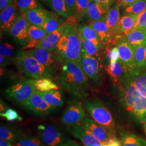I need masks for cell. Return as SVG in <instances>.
Here are the masks:
<instances>
[{
    "mask_svg": "<svg viewBox=\"0 0 146 146\" xmlns=\"http://www.w3.org/2000/svg\"><path fill=\"white\" fill-rule=\"evenodd\" d=\"M146 9V0H138L134 3L125 8V14L126 15H138Z\"/></svg>",
    "mask_w": 146,
    "mask_h": 146,
    "instance_id": "obj_33",
    "label": "cell"
},
{
    "mask_svg": "<svg viewBox=\"0 0 146 146\" xmlns=\"http://www.w3.org/2000/svg\"><path fill=\"white\" fill-rule=\"evenodd\" d=\"M64 28L65 25L60 27L52 33L48 34L38 44L36 47L43 48L49 51H54L62 35Z\"/></svg>",
    "mask_w": 146,
    "mask_h": 146,
    "instance_id": "obj_20",
    "label": "cell"
},
{
    "mask_svg": "<svg viewBox=\"0 0 146 146\" xmlns=\"http://www.w3.org/2000/svg\"><path fill=\"white\" fill-rule=\"evenodd\" d=\"M25 133L20 128L14 125L1 124L0 126V137L15 144L20 139L25 135Z\"/></svg>",
    "mask_w": 146,
    "mask_h": 146,
    "instance_id": "obj_17",
    "label": "cell"
},
{
    "mask_svg": "<svg viewBox=\"0 0 146 146\" xmlns=\"http://www.w3.org/2000/svg\"><path fill=\"white\" fill-rule=\"evenodd\" d=\"M122 102L127 110L142 123L146 122V98L139 93L133 80V75L128 74L117 86Z\"/></svg>",
    "mask_w": 146,
    "mask_h": 146,
    "instance_id": "obj_3",
    "label": "cell"
},
{
    "mask_svg": "<svg viewBox=\"0 0 146 146\" xmlns=\"http://www.w3.org/2000/svg\"><path fill=\"white\" fill-rule=\"evenodd\" d=\"M81 39L82 42V52L89 55L99 58V52L101 49L93 42L82 37H81Z\"/></svg>",
    "mask_w": 146,
    "mask_h": 146,
    "instance_id": "obj_35",
    "label": "cell"
},
{
    "mask_svg": "<svg viewBox=\"0 0 146 146\" xmlns=\"http://www.w3.org/2000/svg\"><path fill=\"white\" fill-rule=\"evenodd\" d=\"M9 108L8 106L5 104V103L2 100H1V104H0V113H5L7 110Z\"/></svg>",
    "mask_w": 146,
    "mask_h": 146,
    "instance_id": "obj_50",
    "label": "cell"
},
{
    "mask_svg": "<svg viewBox=\"0 0 146 146\" xmlns=\"http://www.w3.org/2000/svg\"><path fill=\"white\" fill-rule=\"evenodd\" d=\"M102 146H122V145L120 140L115 138L111 140L110 142L108 143L103 144Z\"/></svg>",
    "mask_w": 146,
    "mask_h": 146,
    "instance_id": "obj_47",
    "label": "cell"
},
{
    "mask_svg": "<svg viewBox=\"0 0 146 146\" xmlns=\"http://www.w3.org/2000/svg\"><path fill=\"white\" fill-rule=\"evenodd\" d=\"M17 5L19 11L23 14L28 10L41 7L37 0H17Z\"/></svg>",
    "mask_w": 146,
    "mask_h": 146,
    "instance_id": "obj_39",
    "label": "cell"
},
{
    "mask_svg": "<svg viewBox=\"0 0 146 146\" xmlns=\"http://www.w3.org/2000/svg\"><path fill=\"white\" fill-rule=\"evenodd\" d=\"M21 107L33 115L40 117L50 115L57 110L48 104L36 91L29 99L21 105Z\"/></svg>",
    "mask_w": 146,
    "mask_h": 146,
    "instance_id": "obj_8",
    "label": "cell"
},
{
    "mask_svg": "<svg viewBox=\"0 0 146 146\" xmlns=\"http://www.w3.org/2000/svg\"><path fill=\"white\" fill-rule=\"evenodd\" d=\"M82 104L90 117L108 131L113 139L116 138L113 116L104 103L98 99H90L84 100Z\"/></svg>",
    "mask_w": 146,
    "mask_h": 146,
    "instance_id": "obj_4",
    "label": "cell"
},
{
    "mask_svg": "<svg viewBox=\"0 0 146 146\" xmlns=\"http://www.w3.org/2000/svg\"><path fill=\"white\" fill-rule=\"evenodd\" d=\"M59 63H80L82 42L78 29L73 24H66L62 35L54 49Z\"/></svg>",
    "mask_w": 146,
    "mask_h": 146,
    "instance_id": "obj_2",
    "label": "cell"
},
{
    "mask_svg": "<svg viewBox=\"0 0 146 146\" xmlns=\"http://www.w3.org/2000/svg\"><path fill=\"white\" fill-rule=\"evenodd\" d=\"M79 63L89 80L94 83H99L102 78L99 58L89 55L82 52Z\"/></svg>",
    "mask_w": 146,
    "mask_h": 146,
    "instance_id": "obj_10",
    "label": "cell"
},
{
    "mask_svg": "<svg viewBox=\"0 0 146 146\" xmlns=\"http://www.w3.org/2000/svg\"><path fill=\"white\" fill-rule=\"evenodd\" d=\"M7 58H5V57L2 56V55L0 56V60H1L0 64H1V67H3L5 66H6L8 63H9L8 59H7Z\"/></svg>",
    "mask_w": 146,
    "mask_h": 146,
    "instance_id": "obj_48",
    "label": "cell"
},
{
    "mask_svg": "<svg viewBox=\"0 0 146 146\" xmlns=\"http://www.w3.org/2000/svg\"><path fill=\"white\" fill-rule=\"evenodd\" d=\"M23 14L29 25L43 27L49 18L52 16V13L40 7L28 10Z\"/></svg>",
    "mask_w": 146,
    "mask_h": 146,
    "instance_id": "obj_15",
    "label": "cell"
},
{
    "mask_svg": "<svg viewBox=\"0 0 146 146\" xmlns=\"http://www.w3.org/2000/svg\"><path fill=\"white\" fill-rule=\"evenodd\" d=\"M28 54L48 69L53 75L56 73L59 62L54 51H49L43 48L36 47L28 52Z\"/></svg>",
    "mask_w": 146,
    "mask_h": 146,
    "instance_id": "obj_11",
    "label": "cell"
},
{
    "mask_svg": "<svg viewBox=\"0 0 146 146\" xmlns=\"http://www.w3.org/2000/svg\"><path fill=\"white\" fill-rule=\"evenodd\" d=\"M89 134L94 136L102 144H106L110 142L113 139L104 128L99 125L91 117L87 115L84 118L80 124Z\"/></svg>",
    "mask_w": 146,
    "mask_h": 146,
    "instance_id": "obj_13",
    "label": "cell"
},
{
    "mask_svg": "<svg viewBox=\"0 0 146 146\" xmlns=\"http://www.w3.org/2000/svg\"><path fill=\"white\" fill-rule=\"evenodd\" d=\"M89 0H76L75 17L77 21L82 20L87 15Z\"/></svg>",
    "mask_w": 146,
    "mask_h": 146,
    "instance_id": "obj_37",
    "label": "cell"
},
{
    "mask_svg": "<svg viewBox=\"0 0 146 146\" xmlns=\"http://www.w3.org/2000/svg\"><path fill=\"white\" fill-rule=\"evenodd\" d=\"M116 47L118 48L120 61L129 73L134 76L140 73L136 67L133 47L122 39L117 43Z\"/></svg>",
    "mask_w": 146,
    "mask_h": 146,
    "instance_id": "obj_12",
    "label": "cell"
},
{
    "mask_svg": "<svg viewBox=\"0 0 146 146\" xmlns=\"http://www.w3.org/2000/svg\"><path fill=\"white\" fill-rule=\"evenodd\" d=\"M66 22V20L64 17H60L52 14L42 28L47 32L48 34H49L58 29L60 27L64 25Z\"/></svg>",
    "mask_w": 146,
    "mask_h": 146,
    "instance_id": "obj_29",
    "label": "cell"
},
{
    "mask_svg": "<svg viewBox=\"0 0 146 146\" xmlns=\"http://www.w3.org/2000/svg\"><path fill=\"white\" fill-rule=\"evenodd\" d=\"M35 87L37 91L40 92H47L52 90L59 89L58 85L49 78L35 80Z\"/></svg>",
    "mask_w": 146,
    "mask_h": 146,
    "instance_id": "obj_30",
    "label": "cell"
},
{
    "mask_svg": "<svg viewBox=\"0 0 146 146\" xmlns=\"http://www.w3.org/2000/svg\"><path fill=\"white\" fill-rule=\"evenodd\" d=\"M36 91L35 80L22 79L5 89V97L16 104L21 106Z\"/></svg>",
    "mask_w": 146,
    "mask_h": 146,
    "instance_id": "obj_5",
    "label": "cell"
},
{
    "mask_svg": "<svg viewBox=\"0 0 146 146\" xmlns=\"http://www.w3.org/2000/svg\"><path fill=\"white\" fill-rule=\"evenodd\" d=\"M144 128H145V132H146V122L145 123V125H144Z\"/></svg>",
    "mask_w": 146,
    "mask_h": 146,
    "instance_id": "obj_53",
    "label": "cell"
},
{
    "mask_svg": "<svg viewBox=\"0 0 146 146\" xmlns=\"http://www.w3.org/2000/svg\"><path fill=\"white\" fill-rule=\"evenodd\" d=\"M77 29L81 37L93 42L100 49L102 48L103 44L99 35L90 26L86 25H79Z\"/></svg>",
    "mask_w": 146,
    "mask_h": 146,
    "instance_id": "obj_24",
    "label": "cell"
},
{
    "mask_svg": "<svg viewBox=\"0 0 146 146\" xmlns=\"http://www.w3.org/2000/svg\"><path fill=\"white\" fill-rule=\"evenodd\" d=\"M137 15H126L120 19L119 25L116 33L117 35H125L133 30L137 21Z\"/></svg>",
    "mask_w": 146,
    "mask_h": 146,
    "instance_id": "obj_25",
    "label": "cell"
},
{
    "mask_svg": "<svg viewBox=\"0 0 146 146\" xmlns=\"http://www.w3.org/2000/svg\"><path fill=\"white\" fill-rule=\"evenodd\" d=\"M133 80L136 88L139 93L146 98V73H138L133 76Z\"/></svg>",
    "mask_w": 146,
    "mask_h": 146,
    "instance_id": "obj_34",
    "label": "cell"
},
{
    "mask_svg": "<svg viewBox=\"0 0 146 146\" xmlns=\"http://www.w3.org/2000/svg\"><path fill=\"white\" fill-rule=\"evenodd\" d=\"M133 30L146 31V9L137 15V21Z\"/></svg>",
    "mask_w": 146,
    "mask_h": 146,
    "instance_id": "obj_41",
    "label": "cell"
},
{
    "mask_svg": "<svg viewBox=\"0 0 146 146\" xmlns=\"http://www.w3.org/2000/svg\"><path fill=\"white\" fill-rule=\"evenodd\" d=\"M58 79L63 88L73 96L84 99L88 96V78L79 63L72 62L62 64Z\"/></svg>",
    "mask_w": 146,
    "mask_h": 146,
    "instance_id": "obj_1",
    "label": "cell"
},
{
    "mask_svg": "<svg viewBox=\"0 0 146 146\" xmlns=\"http://www.w3.org/2000/svg\"><path fill=\"white\" fill-rule=\"evenodd\" d=\"M120 137L122 146H146V140L131 132L121 131Z\"/></svg>",
    "mask_w": 146,
    "mask_h": 146,
    "instance_id": "obj_26",
    "label": "cell"
},
{
    "mask_svg": "<svg viewBox=\"0 0 146 146\" xmlns=\"http://www.w3.org/2000/svg\"><path fill=\"white\" fill-rule=\"evenodd\" d=\"M86 116L82 104L78 100H73L68 102L62 115L61 122L63 125L69 127L80 125Z\"/></svg>",
    "mask_w": 146,
    "mask_h": 146,
    "instance_id": "obj_9",
    "label": "cell"
},
{
    "mask_svg": "<svg viewBox=\"0 0 146 146\" xmlns=\"http://www.w3.org/2000/svg\"><path fill=\"white\" fill-rule=\"evenodd\" d=\"M108 11L109 9L95 2L93 0H89L87 15L92 22L106 19Z\"/></svg>",
    "mask_w": 146,
    "mask_h": 146,
    "instance_id": "obj_22",
    "label": "cell"
},
{
    "mask_svg": "<svg viewBox=\"0 0 146 146\" xmlns=\"http://www.w3.org/2000/svg\"><path fill=\"white\" fill-rule=\"evenodd\" d=\"M122 40L131 46H143L146 44V31L140 30H132L123 35Z\"/></svg>",
    "mask_w": 146,
    "mask_h": 146,
    "instance_id": "obj_27",
    "label": "cell"
},
{
    "mask_svg": "<svg viewBox=\"0 0 146 146\" xmlns=\"http://www.w3.org/2000/svg\"><path fill=\"white\" fill-rule=\"evenodd\" d=\"M36 92L48 104L56 109L61 108L64 104V95L60 89L52 90L47 92H40L37 90Z\"/></svg>",
    "mask_w": 146,
    "mask_h": 146,
    "instance_id": "obj_21",
    "label": "cell"
},
{
    "mask_svg": "<svg viewBox=\"0 0 146 146\" xmlns=\"http://www.w3.org/2000/svg\"><path fill=\"white\" fill-rule=\"evenodd\" d=\"M1 116L5 117V119L9 121H22L21 117L15 110L12 108H8L5 113H0Z\"/></svg>",
    "mask_w": 146,
    "mask_h": 146,
    "instance_id": "obj_40",
    "label": "cell"
},
{
    "mask_svg": "<svg viewBox=\"0 0 146 146\" xmlns=\"http://www.w3.org/2000/svg\"><path fill=\"white\" fill-rule=\"evenodd\" d=\"M69 130L70 134L81 141L84 146H93L95 144L100 142L93 136L85 131L80 125L70 126Z\"/></svg>",
    "mask_w": 146,
    "mask_h": 146,
    "instance_id": "obj_18",
    "label": "cell"
},
{
    "mask_svg": "<svg viewBox=\"0 0 146 146\" xmlns=\"http://www.w3.org/2000/svg\"><path fill=\"white\" fill-rule=\"evenodd\" d=\"M95 2L104 6L106 8L110 9V5H112L113 0H93Z\"/></svg>",
    "mask_w": 146,
    "mask_h": 146,
    "instance_id": "obj_46",
    "label": "cell"
},
{
    "mask_svg": "<svg viewBox=\"0 0 146 146\" xmlns=\"http://www.w3.org/2000/svg\"><path fill=\"white\" fill-rule=\"evenodd\" d=\"M106 70L117 86L119 84L127 75L130 74L120 60L115 62L110 63L106 68Z\"/></svg>",
    "mask_w": 146,
    "mask_h": 146,
    "instance_id": "obj_19",
    "label": "cell"
},
{
    "mask_svg": "<svg viewBox=\"0 0 146 146\" xmlns=\"http://www.w3.org/2000/svg\"><path fill=\"white\" fill-rule=\"evenodd\" d=\"M14 2H15L16 1H17V0H14Z\"/></svg>",
    "mask_w": 146,
    "mask_h": 146,
    "instance_id": "obj_54",
    "label": "cell"
},
{
    "mask_svg": "<svg viewBox=\"0 0 146 146\" xmlns=\"http://www.w3.org/2000/svg\"><path fill=\"white\" fill-rule=\"evenodd\" d=\"M136 67L139 72L146 68V44L133 46Z\"/></svg>",
    "mask_w": 146,
    "mask_h": 146,
    "instance_id": "obj_28",
    "label": "cell"
},
{
    "mask_svg": "<svg viewBox=\"0 0 146 146\" xmlns=\"http://www.w3.org/2000/svg\"><path fill=\"white\" fill-rule=\"evenodd\" d=\"M22 52H17L15 47L8 43H3L0 46V54L5 58H12L15 56L16 58L21 55Z\"/></svg>",
    "mask_w": 146,
    "mask_h": 146,
    "instance_id": "obj_38",
    "label": "cell"
},
{
    "mask_svg": "<svg viewBox=\"0 0 146 146\" xmlns=\"http://www.w3.org/2000/svg\"><path fill=\"white\" fill-rule=\"evenodd\" d=\"M102 145H103V144H102L101 142H99V143H98L95 144L93 146H102Z\"/></svg>",
    "mask_w": 146,
    "mask_h": 146,
    "instance_id": "obj_52",
    "label": "cell"
},
{
    "mask_svg": "<svg viewBox=\"0 0 146 146\" xmlns=\"http://www.w3.org/2000/svg\"><path fill=\"white\" fill-rule=\"evenodd\" d=\"M16 64L21 71L31 78L37 80L44 78H52L53 76L50 71L38 62L28 52H22L16 58Z\"/></svg>",
    "mask_w": 146,
    "mask_h": 146,
    "instance_id": "obj_6",
    "label": "cell"
},
{
    "mask_svg": "<svg viewBox=\"0 0 146 146\" xmlns=\"http://www.w3.org/2000/svg\"><path fill=\"white\" fill-rule=\"evenodd\" d=\"M137 1L138 0H117L116 5H119L120 7L125 8Z\"/></svg>",
    "mask_w": 146,
    "mask_h": 146,
    "instance_id": "obj_45",
    "label": "cell"
},
{
    "mask_svg": "<svg viewBox=\"0 0 146 146\" xmlns=\"http://www.w3.org/2000/svg\"><path fill=\"white\" fill-rule=\"evenodd\" d=\"M48 34L42 27L29 25L28 29V42L31 41L41 42Z\"/></svg>",
    "mask_w": 146,
    "mask_h": 146,
    "instance_id": "obj_32",
    "label": "cell"
},
{
    "mask_svg": "<svg viewBox=\"0 0 146 146\" xmlns=\"http://www.w3.org/2000/svg\"><path fill=\"white\" fill-rule=\"evenodd\" d=\"M14 0H0V11H2L7 7L14 4Z\"/></svg>",
    "mask_w": 146,
    "mask_h": 146,
    "instance_id": "obj_44",
    "label": "cell"
},
{
    "mask_svg": "<svg viewBox=\"0 0 146 146\" xmlns=\"http://www.w3.org/2000/svg\"><path fill=\"white\" fill-rule=\"evenodd\" d=\"M120 19V6L116 5L110 8L106 17V22L110 31L115 35H116L119 25Z\"/></svg>",
    "mask_w": 146,
    "mask_h": 146,
    "instance_id": "obj_23",
    "label": "cell"
},
{
    "mask_svg": "<svg viewBox=\"0 0 146 146\" xmlns=\"http://www.w3.org/2000/svg\"><path fill=\"white\" fill-rule=\"evenodd\" d=\"M42 141L46 146H81L68 137L53 125H40L38 127Z\"/></svg>",
    "mask_w": 146,
    "mask_h": 146,
    "instance_id": "obj_7",
    "label": "cell"
},
{
    "mask_svg": "<svg viewBox=\"0 0 146 146\" xmlns=\"http://www.w3.org/2000/svg\"><path fill=\"white\" fill-rule=\"evenodd\" d=\"M29 27V23L25 17L20 15L8 30V32L16 42L24 46L28 43Z\"/></svg>",
    "mask_w": 146,
    "mask_h": 146,
    "instance_id": "obj_14",
    "label": "cell"
},
{
    "mask_svg": "<svg viewBox=\"0 0 146 146\" xmlns=\"http://www.w3.org/2000/svg\"><path fill=\"white\" fill-rule=\"evenodd\" d=\"M14 146H46L41 137L26 134L14 144Z\"/></svg>",
    "mask_w": 146,
    "mask_h": 146,
    "instance_id": "obj_31",
    "label": "cell"
},
{
    "mask_svg": "<svg viewBox=\"0 0 146 146\" xmlns=\"http://www.w3.org/2000/svg\"><path fill=\"white\" fill-rule=\"evenodd\" d=\"M51 8L58 15L64 18H68L70 16L67 9L64 0H52Z\"/></svg>",
    "mask_w": 146,
    "mask_h": 146,
    "instance_id": "obj_36",
    "label": "cell"
},
{
    "mask_svg": "<svg viewBox=\"0 0 146 146\" xmlns=\"http://www.w3.org/2000/svg\"><path fill=\"white\" fill-rule=\"evenodd\" d=\"M64 1L70 16L74 15L75 14L76 0H64Z\"/></svg>",
    "mask_w": 146,
    "mask_h": 146,
    "instance_id": "obj_43",
    "label": "cell"
},
{
    "mask_svg": "<svg viewBox=\"0 0 146 146\" xmlns=\"http://www.w3.org/2000/svg\"><path fill=\"white\" fill-rule=\"evenodd\" d=\"M0 146H14V144L11 142L4 139H0Z\"/></svg>",
    "mask_w": 146,
    "mask_h": 146,
    "instance_id": "obj_49",
    "label": "cell"
},
{
    "mask_svg": "<svg viewBox=\"0 0 146 146\" xmlns=\"http://www.w3.org/2000/svg\"><path fill=\"white\" fill-rule=\"evenodd\" d=\"M37 1H41L47 5H49L50 8H52V0H37Z\"/></svg>",
    "mask_w": 146,
    "mask_h": 146,
    "instance_id": "obj_51",
    "label": "cell"
},
{
    "mask_svg": "<svg viewBox=\"0 0 146 146\" xmlns=\"http://www.w3.org/2000/svg\"><path fill=\"white\" fill-rule=\"evenodd\" d=\"M108 57L110 60V63L115 62L120 60V56L118 51L117 47H113L110 50H108V52L107 54Z\"/></svg>",
    "mask_w": 146,
    "mask_h": 146,
    "instance_id": "obj_42",
    "label": "cell"
},
{
    "mask_svg": "<svg viewBox=\"0 0 146 146\" xmlns=\"http://www.w3.org/2000/svg\"><path fill=\"white\" fill-rule=\"evenodd\" d=\"M20 15L14 3L1 11V32L8 31Z\"/></svg>",
    "mask_w": 146,
    "mask_h": 146,
    "instance_id": "obj_16",
    "label": "cell"
}]
</instances>
